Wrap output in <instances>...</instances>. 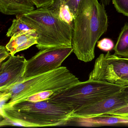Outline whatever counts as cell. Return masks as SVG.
<instances>
[{
    "label": "cell",
    "instance_id": "cell-12",
    "mask_svg": "<svg viewBox=\"0 0 128 128\" xmlns=\"http://www.w3.org/2000/svg\"><path fill=\"white\" fill-rule=\"evenodd\" d=\"M114 54L128 58V23H125L114 48Z\"/></svg>",
    "mask_w": 128,
    "mask_h": 128
},
{
    "label": "cell",
    "instance_id": "cell-7",
    "mask_svg": "<svg viewBox=\"0 0 128 128\" xmlns=\"http://www.w3.org/2000/svg\"><path fill=\"white\" fill-rule=\"evenodd\" d=\"M73 52L72 47H58L40 50L27 60L24 80L54 70Z\"/></svg>",
    "mask_w": 128,
    "mask_h": 128
},
{
    "label": "cell",
    "instance_id": "cell-8",
    "mask_svg": "<svg viewBox=\"0 0 128 128\" xmlns=\"http://www.w3.org/2000/svg\"><path fill=\"white\" fill-rule=\"evenodd\" d=\"M128 104V90L126 88L118 93L72 113V118H88L98 116Z\"/></svg>",
    "mask_w": 128,
    "mask_h": 128
},
{
    "label": "cell",
    "instance_id": "cell-20",
    "mask_svg": "<svg viewBox=\"0 0 128 128\" xmlns=\"http://www.w3.org/2000/svg\"><path fill=\"white\" fill-rule=\"evenodd\" d=\"M37 8L46 7L51 5L54 0H30Z\"/></svg>",
    "mask_w": 128,
    "mask_h": 128
},
{
    "label": "cell",
    "instance_id": "cell-22",
    "mask_svg": "<svg viewBox=\"0 0 128 128\" xmlns=\"http://www.w3.org/2000/svg\"><path fill=\"white\" fill-rule=\"evenodd\" d=\"M110 1L111 0H101V3L105 7L110 4Z\"/></svg>",
    "mask_w": 128,
    "mask_h": 128
},
{
    "label": "cell",
    "instance_id": "cell-18",
    "mask_svg": "<svg viewBox=\"0 0 128 128\" xmlns=\"http://www.w3.org/2000/svg\"><path fill=\"white\" fill-rule=\"evenodd\" d=\"M97 47L105 52H109L114 48V42L110 39L104 38L97 42Z\"/></svg>",
    "mask_w": 128,
    "mask_h": 128
},
{
    "label": "cell",
    "instance_id": "cell-23",
    "mask_svg": "<svg viewBox=\"0 0 128 128\" xmlns=\"http://www.w3.org/2000/svg\"><path fill=\"white\" fill-rule=\"evenodd\" d=\"M125 88H126V90H128V87H126Z\"/></svg>",
    "mask_w": 128,
    "mask_h": 128
},
{
    "label": "cell",
    "instance_id": "cell-14",
    "mask_svg": "<svg viewBox=\"0 0 128 128\" xmlns=\"http://www.w3.org/2000/svg\"><path fill=\"white\" fill-rule=\"evenodd\" d=\"M16 17V19L13 20L12 26L8 30L6 35L7 37H12L16 34L22 31L33 30L20 18L17 16Z\"/></svg>",
    "mask_w": 128,
    "mask_h": 128
},
{
    "label": "cell",
    "instance_id": "cell-9",
    "mask_svg": "<svg viewBox=\"0 0 128 128\" xmlns=\"http://www.w3.org/2000/svg\"><path fill=\"white\" fill-rule=\"evenodd\" d=\"M27 63L24 57L11 55L7 61L0 64V92L8 90L24 80Z\"/></svg>",
    "mask_w": 128,
    "mask_h": 128
},
{
    "label": "cell",
    "instance_id": "cell-5",
    "mask_svg": "<svg viewBox=\"0 0 128 128\" xmlns=\"http://www.w3.org/2000/svg\"><path fill=\"white\" fill-rule=\"evenodd\" d=\"M80 82L66 67L60 66L24 80L9 90L0 92L9 94L10 100L6 104H11L24 101L30 96L41 92L51 90L54 93L57 92Z\"/></svg>",
    "mask_w": 128,
    "mask_h": 128
},
{
    "label": "cell",
    "instance_id": "cell-21",
    "mask_svg": "<svg viewBox=\"0 0 128 128\" xmlns=\"http://www.w3.org/2000/svg\"><path fill=\"white\" fill-rule=\"evenodd\" d=\"M10 56L8 50L6 47L2 46H0V63H2L8 56Z\"/></svg>",
    "mask_w": 128,
    "mask_h": 128
},
{
    "label": "cell",
    "instance_id": "cell-2",
    "mask_svg": "<svg viewBox=\"0 0 128 128\" xmlns=\"http://www.w3.org/2000/svg\"><path fill=\"white\" fill-rule=\"evenodd\" d=\"M1 115L8 121L26 127L65 125L72 118L73 111L49 100L32 102L23 101L0 106Z\"/></svg>",
    "mask_w": 128,
    "mask_h": 128
},
{
    "label": "cell",
    "instance_id": "cell-6",
    "mask_svg": "<svg viewBox=\"0 0 128 128\" xmlns=\"http://www.w3.org/2000/svg\"><path fill=\"white\" fill-rule=\"evenodd\" d=\"M88 80L102 81L128 87V58L112 54H100L95 61Z\"/></svg>",
    "mask_w": 128,
    "mask_h": 128
},
{
    "label": "cell",
    "instance_id": "cell-17",
    "mask_svg": "<svg viewBox=\"0 0 128 128\" xmlns=\"http://www.w3.org/2000/svg\"><path fill=\"white\" fill-rule=\"evenodd\" d=\"M54 93L53 91L51 90L41 92L30 96L24 101L37 102L47 100L49 99L50 96H52Z\"/></svg>",
    "mask_w": 128,
    "mask_h": 128
},
{
    "label": "cell",
    "instance_id": "cell-3",
    "mask_svg": "<svg viewBox=\"0 0 128 128\" xmlns=\"http://www.w3.org/2000/svg\"><path fill=\"white\" fill-rule=\"evenodd\" d=\"M16 16L36 31L39 50L58 47H72L73 27L63 20L58 12L49 6Z\"/></svg>",
    "mask_w": 128,
    "mask_h": 128
},
{
    "label": "cell",
    "instance_id": "cell-10",
    "mask_svg": "<svg viewBox=\"0 0 128 128\" xmlns=\"http://www.w3.org/2000/svg\"><path fill=\"white\" fill-rule=\"evenodd\" d=\"M38 36L34 30L23 31L17 33L11 37L6 46L11 55L26 50L38 43Z\"/></svg>",
    "mask_w": 128,
    "mask_h": 128
},
{
    "label": "cell",
    "instance_id": "cell-19",
    "mask_svg": "<svg viewBox=\"0 0 128 128\" xmlns=\"http://www.w3.org/2000/svg\"><path fill=\"white\" fill-rule=\"evenodd\" d=\"M102 115L114 116H121L128 115V104L124 107L118 108L114 110Z\"/></svg>",
    "mask_w": 128,
    "mask_h": 128
},
{
    "label": "cell",
    "instance_id": "cell-1",
    "mask_svg": "<svg viewBox=\"0 0 128 128\" xmlns=\"http://www.w3.org/2000/svg\"><path fill=\"white\" fill-rule=\"evenodd\" d=\"M108 18L98 0H82L74 20L72 45L78 59L85 62L95 58L96 44L107 31Z\"/></svg>",
    "mask_w": 128,
    "mask_h": 128
},
{
    "label": "cell",
    "instance_id": "cell-13",
    "mask_svg": "<svg viewBox=\"0 0 128 128\" xmlns=\"http://www.w3.org/2000/svg\"><path fill=\"white\" fill-rule=\"evenodd\" d=\"M48 6L56 10L60 18L73 28L75 17L68 6L61 4L54 6Z\"/></svg>",
    "mask_w": 128,
    "mask_h": 128
},
{
    "label": "cell",
    "instance_id": "cell-4",
    "mask_svg": "<svg viewBox=\"0 0 128 128\" xmlns=\"http://www.w3.org/2000/svg\"><path fill=\"white\" fill-rule=\"evenodd\" d=\"M125 87L102 81L80 82L54 94L49 100L73 112L100 102L123 90Z\"/></svg>",
    "mask_w": 128,
    "mask_h": 128
},
{
    "label": "cell",
    "instance_id": "cell-16",
    "mask_svg": "<svg viewBox=\"0 0 128 128\" xmlns=\"http://www.w3.org/2000/svg\"><path fill=\"white\" fill-rule=\"evenodd\" d=\"M112 1L116 11L128 17V0H112Z\"/></svg>",
    "mask_w": 128,
    "mask_h": 128
},
{
    "label": "cell",
    "instance_id": "cell-11",
    "mask_svg": "<svg viewBox=\"0 0 128 128\" xmlns=\"http://www.w3.org/2000/svg\"><path fill=\"white\" fill-rule=\"evenodd\" d=\"M30 0H0V12L10 15L24 14L35 10Z\"/></svg>",
    "mask_w": 128,
    "mask_h": 128
},
{
    "label": "cell",
    "instance_id": "cell-15",
    "mask_svg": "<svg viewBox=\"0 0 128 128\" xmlns=\"http://www.w3.org/2000/svg\"><path fill=\"white\" fill-rule=\"evenodd\" d=\"M82 0H54V2L49 6H54L59 4H63L68 6L75 18L77 15L78 7Z\"/></svg>",
    "mask_w": 128,
    "mask_h": 128
}]
</instances>
